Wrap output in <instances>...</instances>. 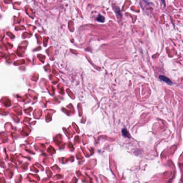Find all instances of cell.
<instances>
[{
	"mask_svg": "<svg viewBox=\"0 0 183 183\" xmlns=\"http://www.w3.org/2000/svg\"><path fill=\"white\" fill-rule=\"evenodd\" d=\"M159 78H160V79L161 80L164 81V82H165L166 83H167L168 84H169V85H171V84H172V82H171V81L169 78L165 77V76L160 75V76H159Z\"/></svg>",
	"mask_w": 183,
	"mask_h": 183,
	"instance_id": "cell-1",
	"label": "cell"
},
{
	"mask_svg": "<svg viewBox=\"0 0 183 183\" xmlns=\"http://www.w3.org/2000/svg\"><path fill=\"white\" fill-rule=\"evenodd\" d=\"M97 21L99 22H104L105 21V18L102 15H99L98 18H97Z\"/></svg>",
	"mask_w": 183,
	"mask_h": 183,
	"instance_id": "cell-2",
	"label": "cell"
}]
</instances>
